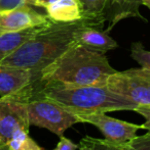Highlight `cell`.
I'll list each match as a JSON object with an SVG mask.
<instances>
[{
  "label": "cell",
  "instance_id": "3957f363",
  "mask_svg": "<svg viewBox=\"0 0 150 150\" xmlns=\"http://www.w3.org/2000/svg\"><path fill=\"white\" fill-rule=\"evenodd\" d=\"M54 100L76 115L95 112L131 110L137 105L132 101L112 92L106 85H43L32 87V95ZM30 98V99H31Z\"/></svg>",
  "mask_w": 150,
  "mask_h": 150
},
{
  "label": "cell",
  "instance_id": "7a4b0ae2",
  "mask_svg": "<svg viewBox=\"0 0 150 150\" xmlns=\"http://www.w3.org/2000/svg\"><path fill=\"white\" fill-rule=\"evenodd\" d=\"M82 23V20L71 23L52 22L44 30L0 61V65L29 69L36 75L37 80L42 69L75 44V32Z\"/></svg>",
  "mask_w": 150,
  "mask_h": 150
},
{
  "label": "cell",
  "instance_id": "52a82bcc",
  "mask_svg": "<svg viewBox=\"0 0 150 150\" xmlns=\"http://www.w3.org/2000/svg\"><path fill=\"white\" fill-rule=\"evenodd\" d=\"M36 75L29 69L0 65V97L27 103L32 95Z\"/></svg>",
  "mask_w": 150,
  "mask_h": 150
},
{
  "label": "cell",
  "instance_id": "6da1fadb",
  "mask_svg": "<svg viewBox=\"0 0 150 150\" xmlns=\"http://www.w3.org/2000/svg\"><path fill=\"white\" fill-rule=\"evenodd\" d=\"M116 71L105 53L73 44L54 62L38 74L32 87L56 85H106L110 75Z\"/></svg>",
  "mask_w": 150,
  "mask_h": 150
},
{
  "label": "cell",
  "instance_id": "8992f818",
  "mask_svg": "<svg viewBox=\"0 0 150 150\" xmlns=\"http://www.w3.org/2000/svg\"><path fill=\"white\" fill-rule=\"evenodd\" d=\"M80 122L94 125L104 135V139L117 144H126L137 136L141 125L132 124L117 120L106 115V112H95L77 115Z\"/></svg>",
  "mask_w": 150,
  "mask_h": 150
},
{
  "label": "cell",
  "instance_id": "277c9868",
  "mask_svg": "<svg viewBox=\"0 0 150 150\" xmlns=\"http://www.w3.org/2000/svg\"><path fill=\"white\" fill-rule=\"evenodd\" d=\"M30 126L46 129L58 137L80 122L79 117L45 97L34 96L26 103Z\"/></svg>",
  "mask_w": 150,
  "mask_h": 150
},
{
  "label": "cell",
  "instance_id": "ffe728a7",
  "mask_svg": "<svg viewBox=\"0 0 150 150\" xmlns=\"http://www.w3.org/2000/svg\"><path fill=\"white\" fill-rule=\"evenodd\" d=\"M135 112L141 115L145 119V122L141 125V130L150 131V104L149 105H139L135 109Z\"/></svg>",
  "mask_w": 150,
  "mask_h": 150
},
{
  "label": "cell",
  "instance_id": "9a60e30c",
  "mask_svg": "<svg viewBox=\"0 0 150 150\" xmlns=\"http://www.w3.org/2000/svg\"><path fill=\"white\" fill-rule=\"evenodd\" d=\"M79 150H128L126 144H117L106 139L85 136L78 143Z\"/></svg>",
  "mask_w": 150,
  "mask_h": 150
},
{
  "label": "cell",
  "instance_id": "7402d4cb",
  "mask_svg": "<svg viewBox=\"0 0 150 150\" xmlns=\"http://www.w3.org/2000/svg\"><path fill=\"white\" fill-rule=\"evenodd\" d=\"M55 1L56 0H27V3L29 5H34V6H38V7L46 8L52 3H54Z\"/></svg>",
  "mask_w": 150,
  "mask_h": 150
},
{
  "label": "cell",
  "instance_id": "44dd1931",
  "mask_svg": "<svg viewBox=\"0 0 150 150\" xmlns=\"http://www.w3.org/2000/svg\"><path fill=\"white\" fill-rule=\"evenodd\" d=\"M59 138H60V140H59L56 148L52 150H76V149H78V144H76L72 140H70L69 138L65 137L64 135L59 137Z\"/></svg>",
  "mask_w": 150,
  "mask_h": 150
},
{
  "label": "cell",
  "instance_id": "4fadbf2b",
  "mask_svg": "<svg viewBox=\"0 0 150 150\" xmlns=\"http://www.w3.org/2000/svg\"><path fill=\"white\" fill-rule=\"evenodd\" d=\"M81 6V20L85 25L102 29L106 23L111 0H78Z\"/></svg>",
  "mask_w": 150,
  "mask_h": 150
},
{
  "label": "cell",
  "instance_id": "9c48e42d",
  "mask_svg": "<svg viewBox=\"0 0 150 150\" xmlns=\"http://www.w3.org/2000/svg\"><path fill=\"white\" fill-rule=\"evenodd\" d=\"M52 22L30 6L25 5L0 14V34L6 32H18L42 26Z\"/></svg>",
  "mask_w": 150,
  "mask_h": 150
},
{
  "label": "cell",
  "instance_id": "5b68a950",
  "mask_svg": "<svg viewBox=\"0 0 150 150\" xmlns=\"http://www.w3.org/2000/svg\"><path fill=\"white\" fill-rule=\"evenodd\" d=\"M106 86L137 106L150 104V69L140 67L116 71L108 77Z\"/></svg>",
  "mask_w": 150,
  "mask_h": 150
},
{
  "label": "cell",
  "instance_id": "2e32d148",
  "mask_svg": "<svg viewBox=\"0 0 150 150\" xmlns=\"http://www.w3.org/2000/svg\"><path fill=\"white\" fill-rule=\"evenodd\" d=\"M6 145L10 150H46L29 136V132L23 130L19 131Z\"/></svg>",
  "mask_w": 150,
  "mask_h": 150
},
{
  "label": "cell",
  "instance_id": "ba28073f",
  "mask_svg": "<svg viewBox=\"0 0 150 150\" xmlns=\"http://www.w3.org/2000/svg\"><path fill=\"white\" fill-rule=\"evenodd\" d=\"M29 129L30 122L26 103L0 97V146L7 144L19 131L29 132Z\"/></svg>",
  "mask_w": 150,
  "mask_h": 150
},
{
  "label": "cell",
  "instance_id": "e0dca14e",
  "mask_svg": "<svg viewBox=\"0 0 150 150\" xmlns=\"http://www.w3.org/2000/svg\"><path fill=\"white\" fill-rule=\"evenodd\" d=\"M131 56L134 60H136L141 67L150 69V51L146 50L142 43L134 42L131 47Z\"/></svg>",
  "mask_w": 150,
  "mask_h": 150
},
{
  "label": "cell",
  "instance_id": "cb8c5ba5",
  "mask_svg": "<svg viewBox=\"0 0 150 150\" xmlns=\"http://www.w3.org/2000/svg\"><path fill=\"white\" fill-rule=\"evenodd\" d=\"M0 150H10V149L7 147V145H1L0 146Z\"/></svg>",
  "mask_w": 150,
  "mask_h": 150
},
{
  "label": "cell",
  "instance_id": "30bf717a",
  "mask_svg": "<svg viewBox=\"0 0 150 150\" xmlns=\"http://www.w3.org/2000/svg\"><path fill=\"white\" fill-rule=\"evenodd\" d=\"M74 43L101 53H106L118 47L117 42L106 32L102 31V29L88 26L84 22L75 32Z\"/></svg>",
  "mask_w": 150,
  "mask_h": 150
},
{
  "label": "cell",
  "instance_id": "8fae6325",
  "mask_svg": "<svg viewBox=\"0 0 150 150\" xmlns=\"http://www.w3.org/2000/svg\"><path fill=\"white\" fill-rule=\"evenodd\" d=\"M50 23L52 22L42 25V26L26 29L23 31L6 32V33L0 34V61L16 51L26 41H28L29 39H31L42 30H44Z\"/></svg>",
  "mask_w": 150,
  "mask_h": 150
},
{
  "label": "cell",
  "instance_id": "5bb4252c",
  "mask_svg": "<svg viewBox=\"0 0 150 150\" xmlns=\"http://www.w3.org/2000/svg\"><path fill=\"white\" fill-rule=\"evenodd\" d=\"M141 0H111L106 22L109 23L106 33L110 32L117 23L128 18H142L139 8Z\"/></svg>",
  "mask_w": 150,
  "mask_h": 150
},
{
  "label": "cell",
  "instance_id": "7c38bea8",
  "mask_svg": "<svg viewBox=\"0 0 150 150\" xmlns=\"http://www.w3.org/2000/svg\"><path fill=\"white\" fill-rule=\"evenodd\" d=\"M47 18L55 23H71L81 20V6L78 0H56L46 7Z\"/></svg>",
  "mask_w": 150,
  "mask_h": 150
},
{
  "label": "cell",
  "instance_id": "603a6c76",
  "mask_svg": "<svg viewBox=\"0 0 150 150\" xmlns=\"http://www.w3.org/2000/svg\"><path fill=\"white\" fill-rule=\"evenodd\" d=\"M141 5L146 6L147 8L150 9V0H141Z\"/></svg>",
  "mask_w": 150,
  "mask_h": 150
},
{
  "label": "cell",
  "instance_id": "ac0fdd59",
  "mask_svg": "<svg viewBox=\"0 0 150 150\" xmlns=\"http://www.w3.org/2000/svg\"><path fill=\"white\" fill-rule=\"evenodd\" d=\"M128 150H150V131L142 136H136L126 143Z\"/></svg>",
  "mask_w": 150,
  "mask_h": 150
},
{
  "label": "cell",
  "instance_id": "d6986e66",
  "mask_svg": "<svg viewBox=\"0 0 150 150\" xmlns=\"http://www.w3.org/2000/svg\"><path fill=\"white\" fill-rule=\"evenodd\" d=\"M25 5H29L27 0H0V14Z\"/></svg>",
  "mask_w": 150,
  "mask_h": 150
}]
</instances>
